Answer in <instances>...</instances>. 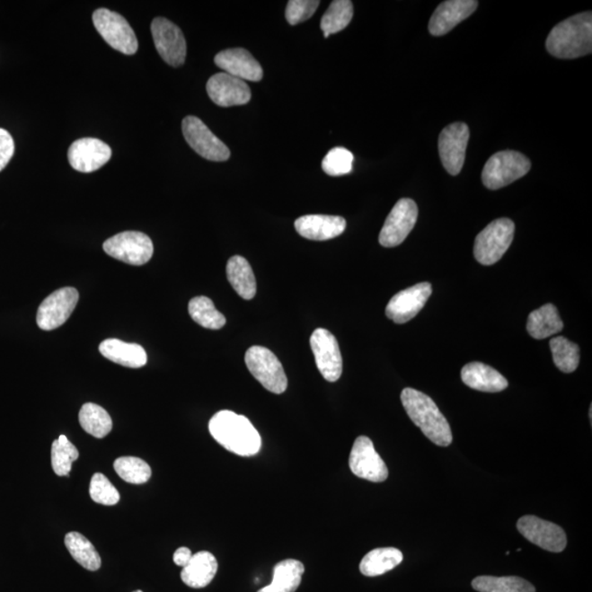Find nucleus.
<instances>
[{
	"mask_svg": "<svg viewBox=\"0 0 592 592\" xmlns=\"http://www.w3.org/2000/svg\"><path fill=\"white\" fill-rule=\"evenodd\" d=\"M245 362L252 376L275 394H282L287 389L285 369L275 353L265 347L253 346L247 350Z\"/></svg>",
	"mask_w": 592,
	"mask_h": 592,
	"instance_id": "6",
	"label": "nucleus"
},
{
	"mask_svg": "<svg viewBox=\"0 0 592 592\" xmlns=\"http://www.w3.org/2000/svg\"><path fill=\"white\" fill-rule=\"evenodd\" d=\"M66 546L73 559L84 569L96 571L102 567V557L91 541L78 532H69L66 536Z\"/></svg>",
	"mask_w": 592,
	"mask_h": 592,
	"instance_id": "30",
	"label": "nucleus"
},
{
	"mask_svg": "<svg viewBox=\"0 0 592 592\" xmlns=\"http://www.w3.org/2000/svg\"><path fill=\"white\" fill-rule=\"evenodd\" d=\"M305 567L300 561L285 560L273 569L272 583L258 592H296L301 585Z\"/></svg>",
	"mask_w": 592,
	"mask_h": 592,
	"instance_id": "27",
	"label": "nucleus"
},
{
	"mask_svg": "<svg viewBox=\"0 0 592 592\" xmlns=\"http://www.w3.org/2000/svg\"><path fill=\"white\" fill-rule=\"evenodd\" d=\"M89 494L94 502L104 506H114L120 501V494L118 490L102 473H96L92 477Z\"/></svg>",
	"mask_w": 592,
	"mask_h": 592,
	"instance_id": "39",
	"label": "nucleus"
},
{
	"mask_svg": "<svg viewBox=\"0 0 592 592\" xmlns=\"http://www.w3.org/2000/svg\"><path fill=\"white\" fill-rule=\"evenodd\" d=\"M479 7L476 0H447L435 10L429 22V32L432 36L441 37L469 18Z\"/></svg>",
	"mask_w": 592,
	"mask_h": 592,
	"instance_id": "21",
	"label": "nucleus"
},
{
	"mask_svg": "<svg viewBox=\"0 0 592 592\" xmlns=\"http://www.w3.org/2000/svg\"><path fill=\"white\" fill-rule=\"evenodd\" d=\"M469 139V127L463 122L450 124L440 134L437 148H439L441 162L446 171L452 176L459 175L464 165Z\"/></svg>",
	"mask_w": 592,
	"mask_h": 592,
	"instance_id": "14",
	"label": "nucleus"
},
{
	"mask_svg": "<svg viewBox=\"0 0 592 592\" xmlns=\"http://www.w3.org/2000/svg\"><path fill=\"white\" fill-rule=\"evenodd\" d=\"M353 159V154L347 148L335 147L323 159L322 168L330 176L347 175L352 171Z\"/></svg>",
	"mask_w": 592,
	"mask_h": 592,
	"instance_id": "38",
	"label": "nucleus"
},
{
	"mask_svg": "<svg viewBox=\"0 0 592 592\" xmlns=\"http://www.w3.org/2000/svg\"><path fill=\"white\" fill-rule=\"evenodd\" d=\"M216 66L223 69L224 73L240 78L245 82H261L263 71L260 62L252 56L245 49H228L222 51L214 57Z\"/></svg>",
	"mask_w": 592,
	"mask_h": 592,
	"instance_id": "20",
	"label": "nucleus"
},
{
	"mask_svg": "<svg viewBox=\"0 0 592 592\" xmlns=\"http://www.w3.org/2000/svg\"><path fill=\"white\" fill-rule=\"evenodd\" d=\"M93 22L99 34L112 49L127 56H133L137 52L136 33L121 14L102 8L93 13Z\"/></svg>",
	"mask_w": 592,
	"mask_h": 592,
	"instance_id": "7",
	"label": "nucleus"
},
{
	"mask_svg": "<svg viewBox=\"0 0 592 592\" xmlns=\"http://www.w3.org/2000/svg\"><path fill=\"white\" fill-rule=\"evenodd\" d=\"M189 314L197 324L208 330H221L226 324V318L214 306L211 298L197 296L189 303Z\"/></svg>",
	"mask_w": 592,
	"mask_h": 592,
	"instance_id": "33",
	"label": "nucleus"
},
{
	"mask_svg": "<svg viewBox=\"0 0 592 592\" xmlns=\"http://www.w3.org/2000/svg\"><path fill=\"white\" fill-rule=\"evenodd\" d=\"M103 251L114 260L128 265L143 266L151 261L154 246L146 234L123 232L104 242Z\"/></svg>",
	"mask_w": 592,
	"mask_h": 592,
	"instance_id": "8",
	"label": "nucleus"
},
{
	"mask_svg": "<svg viewBox=\"0 0 592 592\" xmlns=\"http://www.w3.org/2000/svg\"><path fill=\"white\" fill-rule=\"evenodd\" d=\"M555 366L561 372H574L579 366V347L565 337H555L550 341Z\"/></svg>",
	"mask_w": 592,
	"mask_h": 592,
	"instance_id": "35",
	"label": "nucleus"
},
{
	"mask_svg": "<svg viewBox=\"0 0 592 592\" xmlns=\"http://www.w3.org/2000/svg\"><path fill=\"white\" fill-rule=\"evenodd\" d=\"M99 351L106 359L131 369H138L147 363L146 351L137 343H128L110 338L101 343Z\"/></svg>",
	"mask_w": 592,
	"mask_h": 592,
	"instance_id": "24",
	"label": "nucleus"
},
{
	"mask_svg": "<svg viewBox=\"0 0 592 592\" xmlns=\"http://www.w3.org/2000/svg\"><path fill=\"white\" fill-rule=\"evenodd\" d=\"M401 400L411 420L428 439L439 446H449L452 444L454 437L449 422L429 396L407 387L402 392Z\"/></svg>",
	"mask_w": 592,
	"mask_h": 592,
	"instance_id": "3",
	"label": "nucleus"
},
{
	"mask_svg": "<svg viewBox=\"0 0 592 592\" xmlns=\"http://www.w3.org/2000/svg\"><path fill=\"white\" fill-rule=\"evenodd\" d=\"M192 555L191 551L188 547H181L173 554V561H175L177 566H181L183 569L190 561Z\"/></svg>",
	"mask_w": 592,
	"mask_h": 592,
	"instance_id": "42",
	"label": "nucleus"
},
{
	"mask_svg": "<svg viewBox=\"0 0 592 592\" xmlns=\"http://www.w3.org/2000/svg\"><path fill=\"white\" fill-rule=\"evenodd\" d=\"M208 430L224 449L240 456L256 455L261 449V437L245 416L221 411L211 418Z\"/></svg>",
	"mask_w": 592,
	"mask_h": 592,
	"instance_id": "1",
	"label": "nucleus"
},
{
	"mask_svg": "<svg viewBox=\"0 0 592 592\" xmlns=\"http://www.w3.org/2000/svg\"><path fill=\"white\" fill-rule=\"evenodd\" d=\"M349 466L353 474L369 482H382L389 477L385 462L376 451L371 439L365 436L358 437L353 444Z\"/></svg>",
	"mask_w": 592,
	"mask_h": 592,
	"instance_id": "13",
	"label": "nucleus"
},
{
	"mask_svg": "<svg viewBox=\"0 0 592 592\" xmlns=\"http://www.w3.org/2000/svg\"><path fill=\"white\" fill-rule=\"evenodd\" d=\"M432 293L430 283L421 282L396 293L386 306L385 314L396 324H405L424 308Z\"/></svg>",
	"mask_w": 592,
	"mask_h": 592,
	"instance_id": "17",
	"label": "nucleus"
},
{
	"mask_svg": "<svg viewBox=\"0 0 592 592\" xmlns=\"http://www.w3.org/2000/svg\"><path fill=\"white\" fill-rule=\"evenodd\" d=\"M226 275L237 295L245 300H252L257 292V283L252 269L245 258L234 256L227 262Z\"/></svg>",
	"mask_w": 592,
	"mask_h": 592,
	"instance_id": "26",
	"label": "nucleus"
},
{
	"mask_svg": "<svg viewBox=\"0 0 592 592\" xmlns=\"http://www.w3.org/2000/svg\"><path fill=\"white\" fill-rule=\"evenodd\" d=\"M318 0H290L286 10V18L291 26L305 22L315 13L320 6Z\"/></svg>",
	"mask_w": 592,
	"mask_h": 592,
	"instance_id": "40",
	"label": "nucleus"
},
{
	"mask_svg": "<svg viewBox=\"0 0 592 592\" xmlns=\"http://www.w3.org/2000/svg\"><path fill=\"white\" fill-rule=\"evenodd\" d=\"M79 452L66 436H59L53 442L51 450V461L54 473L57 476H69L72 465L78 459Z\"/></svg>",
	"mask_w": 592,
	"mask_h": 592,
	"instance_id": "37",
	"label": "nucleus"
},
{
	"mask_svg": "<svg viewBox=\"0 0 592 592\" xmlns=\"http://www.w3.org/2000/svg\"><path fill=\"white\" fill-rule=\"evenodd\" d=\"M417 218L416 202L411 199H401L392 208L383 225L379 237L381 245L386 248L401 245L415 227Z\"/></svg>",
	"mask_w": 592,
	"mask_h": 592,
	"instance_id": "12",
	"label": "nucleus"
},
{
	"mask_svg": "<svg viewBox=\"0 0 592 592\" xmlns=\"http://www.w3.org/2000/svg\"><path fill=\"white\" fill-rule=\"evenodd\" d=\"M151 30L154 43L163 61L173 67L183 66L187 43L181 28L168 19L159 17L153 20Z\"/></svg>",
	"mask_w": 592,
	"mask_h": 592,
	"instance_id": "10",
	"label": "nucleus"
},
{
	"mask_svg": "<svg viewBox=\"0 0 592 592\" xmlns=\"http://www.w3.org/2000/svg\"><path fill=\"white\" fill-rule=\"evenodd\" d=\"M182 133L189 146L208 161L225 162L230 158V149L200 119L192 116L183 119Z\"/></svg>",
	"mask_w": 592,
	"mask_h": 592,
	"instance_id": "9",
	"label": "nucleus"
},
{
	"mask_svg": "<svg viewBox=\"0 0 592 592\" xmlns=\"http://www.w3.org/2000/svg\"><path fill=\"white\" fill-rule=\"evenodd\" d=\"M14 153V142L10 133L0 128V172L8 165Z\"/></svg>",
	"mask_w": 592,
	"mask_h": 592,
	"instance_id": "41",
	"label": "nucleus"
},
{
	"mask_svg": "<svg viewBox=\"0 0 592 592\" xmlns=\"http://www.w3.org/2000/svg\"><path fill=\"white\" fill-rule=\"evenodd\" d=\"M462 381L473 390L499 393L508 387V381L500 373L482 362H471L463 367Z\"/></svg>",
	"mask_w": 592,
	"mask_h": 592,
	"instance_id": "23",
	"label": "nucleus"
},
{
	"mask_svg": "<svg viewBox=\"0 0 592 592\" xmlns=\"http://www.w3.org/2000/svg\"><path fill=\"white\" fill-rule=\"evenodd\" d=\"M551 56L561 59H574L592 52V13H577L552 29L546 40Z\"/></svg>",
	"mask_w": 592,
	"mask_h": 592,
	"instance_id": "2",
	"label": "nucleus"
},
{
	"mask_svg": "<svg viewBox=\"0 0 592 592\" xmlns=\"http://www.w3.org/2000/svg\"><path fill=\"white\" fill-rule=\"evenodd\" d=\"M517 529L531 543L553 553H561L567 545L565 531L560 526L537 518L535 516L521 517L517 524Z\"/></svg>",
	"mask_w": 592,
	"mask_h": 592,
	"instance_id": "16",
	"label": "nucleus"
},
{
	"mask_svg": "<svg viewBox=\"0 0 592 592\" xmlns=\"http://www.w3.org/2000/svg\"><path fill=\"white\" fill-rule=\"evenodd\" d=\"M530 169V159L524 154L502 151L494 154L487 161L482 169V181L490 190H499L526 176Z\"/></svg>",
	"mask_w": 592,
	"mask_h": 592,
	"instance_id": "4",
	"label": "nucleus"
},
{
	"mask_svg": "<svg viewBox=\"0 0 592 592\" xmlns=\"http://www.w3.org/2000/svg\"><path fill=\"white\" fill-rule=\"evenodd\" d=\"M311 348L316 366L328 382H336L342 375V357L336 337L324 328H317L311 336Z\"/></svg>",
	"mask_w": 592,
	"mask_h": 592,
	"instance_id": "15",
	"label": "nucleus"
},
{
	"mask_svg": "<svg viewBox=\"0 0 592 592\" xmlns=\"http://www.w3.org/2000/svg\"><path fill=\"white\" fill-rule=\"evenodd\" d=\"M295 226L296 232L306 240L323 242L340 236L346 230L347 222L341 216L314 214L297 218Z\"/></svg>",
	"mask_w": 592,
	"mask_h": 592,
	"instance_id": "22",
	"label": "nucleus"
},
{
	"mask_svg": "<svg viewBox=\"0 0 592 592\" xmlns=\"http://www.w3.org/2000/svg\"><path fill=\"white\" fill-rule=\"evenodd\" d=\"M110 146L98 138L77 139L68 149V161L79 172H93L110 161Z\"/></svg>",
	"mask_w": 592,
	"mask_h": 592,
	"instance_id": "18",
	"label": "nucleus"
},
{
	"mask_svg": "<svg viewBox=\"0 0 592 592\" xmlns=\"http://www.w3.org/2000/svg\"><path fill=\"white\" fill-rule=\"evenodd\" d=\"M515 223L509 218L491 222L477 235L474 245L476 261L484 266L499 262L514 241Z\"/></svg>",
	"mask_w": 592,
	"mask_h": 592,
	"instance_id": "5",
	"label": "nucleus"
},
{
	"mask_svg": "<svg viewBox=\"0 0 592 592\" xmlns=\"http://www.w3.org/2000/svg\"><path fill=\"white\" fill-rule=\"evenodd\" d=\"M472 587L479 592H535V587L520 577L479 576Z\"/></svg>",
	"mask_w": 592,
	"mask_h": 592,
	"instance_id": "32",
	"label": "nucleus"
},
{
	"mask_svg": "<svg viewBox=\"0 0 592 592\" xmlns=\"http://www.w3.org/2000/svg\"><path fill=\"white\" fill-rule=\"evenodd\" d=\"M79 422L87 434L97 439H102L112 430L110 415L102 406L93 404V402H87L82 407L79 411Z\"/></svg>",
	"mask_w": 592,
	"mask_h": 592,
	"instance_id": "31",
	"label": "nucleus"
},
{
	"mask_svg": "<svg viewBox=\"0 0 592 592\" xmlns=\"http://www.w3.org/2000/svg\"><path fill=\"white\" fill-rule=\"evenodd\" d=\"M564 324L559 311L553 305H545L531 313L527 318L526 331L535 340H545L563 330Z\"/></svg>",
	"mask_w": 592,
	"mask_h": 592,
	"instance_id": "28",
	"label": "nucleus"
},
{
	"mask_svg": "<svg viewBox=\"0 0 592 592\" xmlns=\"http://www.w3.org/2000/svg\"><path fill=\"white\" fill-rule=\"evenodd\" d=\"M133 592H143V591L142 590H136V591H133Z\"/></svg>",
	"mask_w": 592,
	"mask_h": 592,
	"instance_id": "43",
	"label": "nucleus"
},
{
	"mask_svg": "<svg viewBox=\"0 0 592 592\" xmlns=\"http://www.w3.org/2000/svg\"><path fill=\"white\" fill-rule=\"evenodd\" d=\"M218 564L210 552L202 551L192 555L188 565L183 567L181 571V579L188 587L191 588H204L211 584L214 577L217 573Z\"/></svg>",
	"mask_w": 592,
	"mask_h": 592,
	"instance_id": "25",
	"label": "nucleus"
},
{
	"mask_svg": "<svg viewBox=\"0 0 592 592\" xmlns=\"http://www.w3.org/2000/svg\"><path fill=\"white\" fill-rule=\"evenodd\" d=\"M404 559L395 547H381L367 553L360 563V571L367 577H376L387 573L400 565Z\"/></svg>",
	"mask_w": 592,
	"mask_h": 592,
	"instance_id": "29",
	"label": "nucleus"
},
{
	"mask_svg": "<svg viewBox=\"0 0 592 592\" xmlns=\"http://www.w3.org/2000/svg\"><path fill=\"white\" fill-rule=\"evenodd\" d=\"M207 92L214 103L224 108L243 106L252 98L250 86L226 73L213 75L207 84Z\"/></svg>",
	"mask_w": 592,
	"mask_h": 592,
	"instance_id": "19",
	"label": "nucleus"
},
{
	"mask_svg": "<svg viewBox=\"0 0 592 592\" xmlns=\"http://www.w3.org/2000/svg\"><path fill=\"white\" fill-rule=\"evenodd\" d=\"M79 293L74 287H62L53 292L40 305L37 324L42 331H53L66 324L76 307Z\"/></svg>",
	"mask_w": 592,
	"mask_h": 592,
	"instance_id": "11",
	"label": "nucleus"
},
{
	"mask_svg": "<svg viewBox=\"0 0 592 592\" xmlns=\"http://www.w3.org/2000/svg\"><path fill=\"white\" fill-rule=\"evenodd\" d=\"M353 17V4L350 0H335L322 18L321 28L324 37L342 31L349 26Z\"/></svg>",
	"mask_w": 592,
	"mask_h": 592,
	"instance_id": "34",
	"label": "nucleus"
},
{
	"mask_svg": "<svg viewBox=\"0 0 592 592\" xmlns=\"http://www.w3.org/2000/svg\"><path fill=\"white\" fill-rule=\"evenodd\" d=\"M114 471L130 484H146L152 476L151 466L136 456H122L114 461Z\"/></svg>",
	"mask_w": 592,
	"mask_h": 592,
	"instance_id": "36",
	"label": "nucleus"
}]
</instances>
